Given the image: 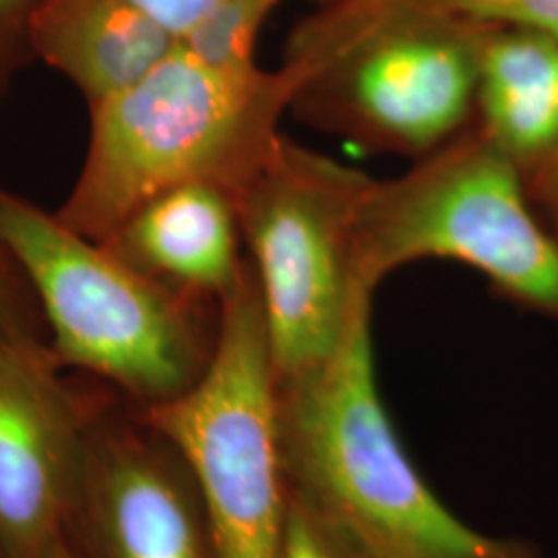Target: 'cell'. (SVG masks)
<instances>
[{
	"label": "cell",
	"instance_id": "10",
	"mask_svg": "<svg viewBox=\"0 0 558 558\" xmlns=\"http://www.w3.org/2000/svg\"><path fill=\"white\" fill-rule=\"evenodd\" d=\"M240 236L234 201L209 184H184L145 203L101 244L149 276L220 302L246 267Z\"/></svg>",
	"mask_w": 558,
	"mask_h": 558
},
{
	"label": "cell",
	"instance_id": "4",
	"mask_svg": "<svg viewBox=\"0 0 558 558\" xmlns=\"http://www.w3.org/2000/svg\"><path fill=\"white\" fill-rule=\"evenodd\" d=\"M0 246L34 288L64 366L110 380L137 408L197 383L216 345L218 323L205 313L214 300L141 271L2 189Z\"/></svg>",
	"mask_w": 558,
	"mask_h": 558
},
{
	"label": "cell",
	"instance_id": "1",
	"mask_svg": "<svg viewBox=\"0 0 558 558\" xmlns=\"http://www.w3.org/2000/svg\"><path fill=\"white\" fill-rule=\"evenodd\" d=\"M375 290L360 278L331 354L278 380L288 493L354 558H544L525 539L493 538L456 518L408 458L377 385Z\"/></svg>",
	"mask_w": 558,
	"mask_h": 558
},
{
	"label": "cell",
	"instance_id": "17",
	"mask_svg": "<svg viewBox=\"0 0 558 558\" xmlns=\"http://www.w3.org/2000/svg\"><path fill=\"white\" fill-rule=\"evenodd\" d=\"M180 40L218 0H129Z\"/></svg>",
	"mask_w": 558,
	"mask_h": 558
},
{
	"label": "cell",
	"instance_id": "7",
	"mask_svg": "<svg viewBox=\"0 0 558 558\" xmlns=\"http://www.w3.org/2000/svg\"><path fill=\"white\" fill-rule=\"evenodd\" d=\"M373 180L281 135L234 201L278 380L317 366L338 345L359 288L356 221Z\"/></svg>",
	"mask_w": 558,
	"mask_h": 558
},
{
	"label": "cell",
	"instance_id": "14",
	"mask_svg": "<svg viewBox=\"0 0 558 558\" xmlns=\"http://www.w3.org/2000/svg\"><path fill=\"white\" fill-rule=\"evenodd\" d=\"M442 7L493 25H525L558 40V0H437Z\"/></svg>",
	"mask_w": 558,
	"mask_h": 558
},
{
	"label": "cell",
	"instance_id": "8",
	"mask_svg": "<svg viewBox=\"0 0 558 558\" xmlns=\"http://www.w3.org/2000/svg\"><path fill=\"white\" fill-rule=\"evenodd\" d=\"M40 336L0 338V555L34 557L66 534L100 399L62 377Z\"/></svg>",
	"mask_w": 558,
	"mask_h": 558
},
{
	"label": "cell",
	"instance_id": "21",
	"mask_svg": "<svg viewBox=\"0 0 558 558\" xmlns=\"http://www.w3.org/2000/svg\"><path fill=\"white\" fill-rule=\"evenodd\" d=\"M317 2H319V4H325V2H331V0H317Z\"/></svg>",
	"mask_w": 558,
	"mask_h": 558
},
{
	"label": "cell",
	"instance_id": "22",
	"mask_svg": "<svg viewBox=\"0 0 558 558\" xmlns=\"http://www.w3.org/2000/svg\"><path fill=\"white\" fill-rule=\"evenodd\" d=\"M0 558H4V557H2V555H0Z\"/></svg>",
	"mask_w": 558,
	"mask_h": 558
},
{
	"label": "cell",
	"instance_id": "20",
	"mask_svg": "<svg viewBox=\"0 0 558 558\" xmlns=\"http://www.w3.org/2000/svg\"><path fill=\"white\" fill-rule=\"evenodd\" d=\"M29 558H81L77 548L73 546V542L69 538V534L60 536V538L52 539L50 544H46L40 548L34 557Z\"/></svg>",
	"mask_w": 558,
	"mask_h": 558
},
{
	"label": "cell",
	"instance_id": "3",
	"mask_svg": "<svg viewBox=\"0 0 558 558\" xmlns=\"http://www.w3.org/2000/svg\"><path fill=\"white\" fill-rule=\"evenodd\" d=\"M488 25L437 0L325 2L286 46L290 110L362 149L426 158L474 122Z\"/></svg>",
	"mask_w": 558,
	"mask_h": 558
},
{
	"label": "cell",
	"instance_id": "9",
	"mask_svg": "<svg viewBox=\"0 0 558 558\" xmlns=\"http://www.w3.org/2000/svg\"><path fill=\"white\" fill-rule=\"evenodd\" d=\"M66 534L81 558H218L197 484L135 410L100 401Z\"/></svg>",
	"mask_w": 558,
	"mask_h": 558
},
{
	"label": "cell",
	"instance_id": "15",
	"mask_svg": "<svg viewBox=\"0 0 558 558\" xmlns=\"http://www.w3.org/2000/svg\"><path fill=\"white\" fill-rule=\"evenodd\" d=\"M279 558H354L299 497L288 493Z\"/></svg>",
	"mask_w": 558,
	"mask_h": 558
},
{
	"label": "cell",
	"instance_id": "19",
	"mask_svg": "<svg viewBox=\"0 0 558 558\" xmlns=\"http://www.w3.org/2000/svg\"><path fill=\"white\" fill-rule=\"evenodd\" d=\"M40 0H0V60L27 46L25 29L34 7Z\"/></svg>",
	"mask_w": 558,
	"mask_h": 558
},
{
	"label": "cell",
	"instance_id": "6",
	"mask_svg": "<svg viewBox=\"0 0 558 558\" xmlns=\"http://www.w3.org/2000/svg\"><path fill=\"white\" fill-rule=\"evenodd\" d=\"M135 412L186 463L218 558H279L288 486L278 377L251 263L220 300L216 345L197 383Z\"/></svg>",
	"mask_w": 558,
	"mask_h": 558
},
{
	"label": "cell",
	"instance_id": "18",
	"mask_svg": "<svg viewBox=\"0 0 558 558\" xmlns=\"http://www.w3.org/2000/svg\"><path fill=\"white\" fill-rule=\"evenodd\" d=\"M525 184L534 209L558 240V156L527 177Z\"/></svg>",
	"mask_w": 558,
	"mask_h": 558
},
{
	"label": "cell",
	"instance_id": "5",
	"mask_svg": "<svg viewBox=\"0 0 558 558\" xmlns=\"http://www.w3.org/2000/svg\"><path fill=\"white\" fill-rule=\"evenodd\" d=\"M422 259L463 263L502 299L558 323V240L521 170L476 122L398 179L373 180L362 201L356 276L379 288Z\"/></svg>",
	"mask_w": 558,
	"mask_h": 558
},
{
	"label": "cell",
	"instance_id": "11",
	"mask_svg": "<svg viewBox=\"0 0 558 558\" xmlns=\"http://www.w3.org/2000/svg\"><path fill=\"white\" fill-rule=\"evenodd\" d=\"M25 40L92 106L135 85L179 44L129 0H40Z\"/></svg>",
	"mask_w": 558,
	"mask_h": 558
},
{
	"label": "cell",
	"instance_id": "16",
	"mask_svg": "<svg viewBox=\"0 0 558 558\" xmlns=\"http://www.w3.org/2000/svg\"><path fill=\"white\" fill-rule=\"evenodd\" d=\"M41 336L21 271L0 246V338Z\"/></svg>",
	"mask_w": 558,
	"mask_h": 558
},
{
	"label": "cell",
	"instance_id": "13",
	"mask_svg": "<svg viewBox=\"0 0 558 558\" xmlns=\"http://www.w3.org/2000/svg\"><path fill=\"white\" fill-rule=\"evenodd\" d=\"M279 0H218L179 44L195 59L218 69L257 66L260 27Z\"/></svg>",
	"mask_w": 558,
	"mask_h": 558
},
{
	"label": "cell",
	"instance_id": "12",
	"mask_svg": "<svg viewBox=\"0 0 558 558\" xmlns=\"http://www.w3.org/2000/svg\"><path fill=\"white\" fill-rule=\"evenodd\" d=\"M474 122L527 179L558 156V40L525 25H488Z\"/></svg>",
	"mask_w": 558,
	"mask_h": 558
},
{
	"label": "cell",
	"instance_id": "2",
	"mask_svg": "<svg viewBox=\"0 0 558 558\" xmlns=\"http://www.w3.org/2000/svg\"><path fill=\"white\" fill-rule=\"evenodd\" d=\"M296 87L286 62L218 69L177 44L143 80L92 106L80 179L54 216L101 244L145 203L184 184L239 199L278 147Z\"/></svg>",
	"mask_w": 558,
	"mask_h": 558
}]
</instances>
